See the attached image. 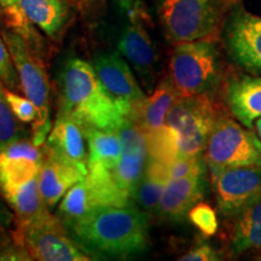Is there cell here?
<instances>
[{
    "instance_id": "6da1fadb",
    "label": "cell",
    "mask_w": 261,
    "mask_h": 261,
    "mask_svg": "<svg viewBox=\"0 0 261 261\" xmlns=\"http://www.w3.org/2000/svg\"><path fill=\"white\" fill-rule=\"evenodd\" d=\"M71 228L86 249L108 256L136 255L148 248V220L128 204L100 205Z\"/></svg>"
},
{
    "instance_id": "7a4b0ae2",
    "label": "cell",
    "mask_w": 261,
    "mask_h": 261,
    "mask_svg": "<svg viewBox=\"0 0 261 261\" xmlns=\"http://www.w3.org/2000/svg\"><path fill=\"white\" fill-rule=\"evenodd\" d=\"M62 114L71 117L83 129L117 130L126 120L125 114L109 96L92 65L80 58L65 64L62 74Z\"/></svg>"
},
{
    "instance_id": "3957f363",
    "label": "cell",
    "mask_w": 261,
    "mask_h": 261,
    "mask_svg": "<svg viewBox=\"0 0 261 261\" xmlns=\"http://www.w3.org/2000/svg\"><path fill=\"white\" fill-rule=\"evenodd\" d=\"M169 70V77L179 96L211 94L221 79V64L214 42L203 39L177 44Z\"/></svg>"
},
{
    "instance_id": "277c9868",
    "label": "cell",
    "mask_w": 261,
    "mask_h": 261,
    "mask_svg": "<svg viewBox=\"0 0 261 261\" xmlns=\"http://www.w3.org/2000/svg\"><path fill=\"white\" fill-rule=\"evenodd\" d=\"M204 151L212 177L227 168L261 166L259 137L226 115L218 117Z\"/></svg>"
},
{
    "instance_id": "5b68a950",
    "label": "cell",
    "mask_w": 261,
    "mask_h": 261,
    "mask_svg": "<svg viewBox=\"0 0 261 261\" xmlns=\"http://www.w3.org/2000/svg\"><path fill=\"white\" fill-rule=\"evenodd\" d=\"M3 38L14 61L22 90L38 109V117L33 127V143L40 146L51 128L47 75L35 54H33L31 45L21 35L15 32H4Z\"/></svg>"
},
{
    "instance_id": "8992f818",
    "label": "cell",
    "mask_w": 261,
    "mask_h": 261,
    "mask_svg": "<svg viewBox=\"0 0 261 261\" xmlns=\"http://www.w3.org/2000/svg\"><path fill=\"white\" fill-rule=\"evenodd\" d=\"M220 115L211 94L178 96L166 117V125L177 135L179 156H201Z\"/></svg>"
},
{
    "instance_id": "52a82bcc",
    "label": "cell",
    "mask_w": 261,
    "mask_h": 261,
    "mask_svg": "<svg viewBox=\"0 0 261 261\" xmlns=\"http://www.w3.org/2000/svg\"><path fill=\"white\" fill-rule=\"evenodd\" d=\"M160 18L168 40L175 44L210 39L217 32L215 0H162Z\"/></svg>"
},
{
    "instance_id": "ba28073f",
    "label": "cell",
    "mask_w": 261,
    "mask_h": 261,
    "mask_svg": "<svg viewBox=\"0 0 261 261\" xmlns=\"http://www.w3.org/2000/svg\"><path fill=\"white\" fill-rule=\"evenodd\" d=\"M126 197L115 179L108 172H90L63 196L58 213L71 227L100 205L123 204Z\"/></svg>"
},
{
    "instance_id": "9c48e42d",
    "label": "cell",
    "mask_w": 261,
    "mask_h": 261,
    "mask_svg": "<svg viewBox=\"0 0 261 261\" xmlns=\"http://www.w3.org/2000/svg\"><path fill=\"white\" fill-rule=\"evenodd\" d=\"M18 242L32 259L41 261H89V257L65 233L54 215L19 228Z\"/></svg>"
},
{
    "instance_id": "30bf717a",
    "label": "cell",
    "mask_w": 261,
    "mask_h": 261,
    "mask_svg": "<svg viewBox=\"0 0 261 261\" xmlns=\"http://www.w3.org/2000/svg\"><path fill=\"white\" fill-rule=\"evenodd\" d=\"M93 68L103 87L119 104L125 116H140L146 98L126 61L115 52L107 54L94 61Z\"/></svg>"
},
{
    "instance_id": "8fae6325",
    "label": "cell",
    "mask_w": 261,
    "mask_h": 261,
    "mask_svg": "<svg viewBox=\"0 0 261 261\" xmlns=\"http://www.w3.org/2000/svg\"><path fill=\"white\" fill-rule=\"evenodd\" d=\"M218 210L234 218L261 195V166L227 168L213 175Z\"/></svg>"
},
{
    "instance_id": "7c38bea8",
    "label": "cell",
    "mask_w": 261,
    "mask_h": 261,
    "mask_svg": "<svg viewBox=\"0 0 261 261\" xmlns=\"http://www.w3.org/2000/svg\"><path fill=\"white\" fill-rule=\"evenodd\" d=\"M226 47L238 65L261 74V16L237 9L227 23Z\"/></svg>"
},
{
    "instance_id": "4fadbf2b",
    "label": "cell",
    "mask_w": 261,
    "mask_h": 261,
    "mask_svg": "<svg viewBox=\"0 0 261 261\" xmlns=\"http://www.w3.org/2000/svg\"><path fill=\"white\" fill-rule=\"evenodd\" d=\"M128 23L123 28L117 42L120 54L143 75H151L156 65V51L145 28V14L138 3L133 0H121Z\"/></svg>"
},
{
    "instance_id": "5bb4252c",
    "label": "cell",
    "mask_w": 261,
    "mask_h": 261,
    "mask_svg": "<svg viewBox=\"0 0 261 261\" xmlns=\"http://www.w3.org/2000/svg\"><path fill=\"white\" fill-rule=\"evenodd\" d=\"M117 132L121 139L122 151L113 174L120 188L129 196H133V192L144 174L148 161L146 133L132 122L129 117H126Z\"/></svg>"
},
{
    "instance_id": "9a60e30c",
    "label": "cell",
    "mask_w": 261,
    "mask_h": 261,
    "mask_svg": "<svg viewBox=\"0 0 261 261\" xmlns=\"http://www.w3.org/2000/svg\"><path fill=\"white\" fill-rule=\"evenodd\" d=\"M204 194L203 174L169 179L158 205V213L163 219L178 221L184 219Z\"/></svg>"
},
{
    "instance_id": "2e32d148",
    "label": "cell",
    "mask_w": 261,
    "mask_h": 261,
    "mask_svg": "<svg viewBox=\"0 0 261 261\" xmlns=\"http://www.w3.org/2000/svg\"><path fill=\"white\" fill-rule=\"evenodd\" d=\"M225 100L233 116L247 128L261 117V77L241 75L228 80Z\"/></svg>"
},
{
    "instance_id": "e0dca14e",
    "label": "cell",
    "mask_w": 261,
    "mask_h": 261,
    "mask_svg": "<svg viewBox=\"0 0 261 261\" xmlns=\"http://www.w3.org/2000/svg\"><path fill=\"white\" fill-rule=\"evenodd\" d=\"M48 151L56 158L89 173L84 129L79 123L65 114H60L55 127L48 136Z\"/></svg>"
},
{
    "instance_id": "ac0fdd59",
    "label": "cell",
    "mask_w": 261,
    "mask_h": 261,
    "mask_svg": "<svg viewBox=\"0 0 261 261\" xmlns=\"http://www.w3.org/2000/svg\"><path fill=\"white\" fill-rule=\"evenodd\" d=\"M86 175L87 173L56 158L47 150L38 175L39 189L47 207H55L67 191Z\"/></svg>"
},
{
    "instance_id": "d6986e66",
    "label": "cell",
    "mask_w": 261,
    "mask_h": 261,
    "mask_svg": "<svg viewBox=\"0 0 261 261\" xmlns=\"http://www.w3.org/2000/svg\"><path fill=\"white\" fill-rule=\"evenodd\" d=\"M3 192L6 200L11 204L12 210L15 211L19 228L38 223L51 215L39 189L38 177L31 179L19 187Z\"/></svg>"
},
{
    "instance_id": "ffe728a7",
    "label": "cell",
    "mask_w": 261,
    "mask_h": 261,
    "mask_svg": "<svg viewBox=\"0 0 261 261\" xmlns=\"http://www.w3.org/2000/svg\"><path fill=\"white\" fill-rule=\"evenodd\" d=\"M234 219L230 248L234 254L261 249V195L246 205Z\"/></svg>"
},
{
    "instance_id": "44dd1931",
    "label": "cell",
    "mask_w": 261,
    "mask_h": 261,
    "mask_svg": "<svg viewBox=\"0 0 261 261\" xmlns=\"http://www.w3.org/2000/svg\"><path fill=\"white\" fill-rule=\"evenodd\" d=\"M89 143V167H102L114 171L121 158L122 144L117 130L98 128L84 129Z\"/></svg>"
},
{
    "instance_id": "7402d4cb",
    "label": "cell",
    "mask_w": 261,
    "mask_h": 261,
    "mask_svg": "<svg viewBox=\"0 0 261 261\" xmlns=\"http://www.w3.org/2000/svg\"><path fill=\"white\" fill-rule=\"evenodd\" d=\"M19 4L32 24L48 37H55L61 31L68 16L63 0H19Z\"/></svg>"
},
{
    "instance_id": "603a6c76",
    "label": "cell",
    "mask_w": 261,
    "mask_h": 261,
    "mask_svg": "<svg viewBox=\"0 0 261 261\" xmlns=\"http://www.w3.org/2000/svg\"><path fill=\"white\" fill-rule=\"evenodd\" d=\"M178 92L171 77H165L160 83L151 96L146 98L140 117L145 130L158 129L166 123V117L173 104L178 98Z\"/></svg>"
},
{
    "instance_id": "cb8c5ba5",
    "label": "cell",
    "mask_w": 261,
    "mask_h": 261,
    "mask_svg": "<svg viewBox=\"0 0 261 261\" xmlns=\"http://www.w3.org/2000/svg\"><path fill=\"white\" fill-rule=\"evenodd\" d=\"M41 163L27 159L0 156V188L3 191L19 187L38 177Z\"/></svg>"
},
{
    "instance_id": "d4e9b609",
    "label": "cell",
    "mask_w": 261,
    "mask_h": 261,
    "mask_svg": "<svg viewBox=\"0 0 261 261\" xmlns=\"http://www.w3.org/2000/svg\"><path fill=\"white\" fill-rule=\"evenodd\" d=\"M148 158L171 165L179 156L177 135L171 127L163 125L158 129L145 130Z\"/></svg>"
},
{
    "instance_id": "484cf974",
    "label": "cell",
    "mask_w": 261,
    "mask_h": 261,
    "mask_svg": "<svg viewBox=\"0 0 261 261\" xmlns=\"http://www.w3.org/2000/svg\"><path fill=\"white\" fill-rule=\"evenodd\" d=\"M0 11L11 32L17 33L28 44L35 46L39 37L33 28L32 22L22 10L19 0H0Z\"/></svg>"
},
{
    "instance_id": "4316f807",
    "label": "cell",
    "mask_w": 261,
    "mask_h": 261,
    "mask_svg": "<svg viewBox=\"0 0 261 261\" xmlns=\"http://www.w3.org/2000/svg\"><path fill=\"white\" fill-rule=\"evenodd\" d=\"M189 219L201 231L204 236H213L218 231L217 213L210 204L198 202L189 212Z\"/></svg>"
},
{
    "instance_id": "83f0119b",
    "label": "cell",
    "mask_w": 261,
    "mask_h": 261,
    "mask_svg": "<svg viewBox=\"0 0 261 261\" xmlns=\"http://www.w3.org/2000/svg\"><path fill=\"white\" fill-rule=\"evenodd\" d=\"M203 160L201 156H178L169 165V179L203 174Z\"/></svg>"
},
{
    "instance_id": "f1b7e54d",
    "label": "cell",
    "mask_w": 261,
    "mask_h": 261,
    "mask_svg": "<svg viewBox=\"0 0 261 261\" xmlns=\"http://www.w3.org/2000/svg\"><path fill=\"white\" fill-rule=\"evenodd\" d=\"M0 156L2 158H17V159H27L32 161L42 163L41 151L34 143L28 142H11L5 143L0 148Z\"/></svg>"
},
{
    "instance_id": "f546056e",
    "label": "cell",
    "mask_w": 261,
    "mask_h": 261,
    "mask_svg": "<svg viewBox=\"0 0 261 261\" xmlns=\"http://www.w3.org/2000/svg\"><path fill=\"white\" fill-rule=\"evenodd\" d=\"M0 80L10 90H16L21 86L9 47L4 38L2 37H0Z\"/></svg>"
},
{
    "instance_id": "4dcf8cb0",
    "label": "cell",
    "mask_w": 261,
    "mask_h": 261,
    "mask_svg": "<svg viewBox=\"0 0 261 261\" xmlns=\"http://www.w3.org/2000/svg\"><path fill=\"white\" fill-rule=\"evenodd\" d=\"M14 113L10 109L5 98V90L0 85V143L11 142L17 135V123Z\"/></svg>"
},
{
    "instance_id": "1f68e13d",
    "label": "cell",
    "mask_w": 261,
    "mask_h": 261,
    "mask_svg": "<svg viewBox=\"0 0 261 261\" xmlns=\"http://www.w3.org/2000/svg\"><path fill=\"white\" fill-rule=\"evenodd\" d=\"M5 98L11 112L19 121L32 122L37 120L38 109L31 99L18 96L12 91H5Z\"/></svg>"
},
{
    "instance_id": "d6a6232c",
    "label": "cell",
    "mask_w": 261,
    "mask_h": 261,
    "mask_svg": "<svg viewBox=\"0 0 261 261\" xmlns=\"http://www.w3.org/2000/svg\"><path fill=\"white\" fill-rule=\"evenodd\" d=\"M178 260L180 261H215L220 260L219 254L217 253V250L211 246L210 243L200 242L196 244L189 250L188 253H185L184 255H181Z\"/></svg>"
},
{
    "instance_id": "836d02e7",
    "label": "cell",
    "mask_w": 261,
    "mask_h": 261,
    "mask_svg": "<svg viewBox=\"0 0 261 261\" xmlns=\"http://www.w3.org/2000/svg\"><path fill=\"white\" fill-rule=\"evenodd\" d=\"M255 129L257 132V136H259L260 139H261V117H260V119H257L255 121Z\"/></svg>"
},
{
    "instance_id": "e575fe53",
    "label": "cell",
    "mask_w": 261,
    "mask_h": 261,
    "mask_svg": "<svg viewBox=\"0 0 261 261\" xmlns=\"http://www.w3.org/2000/svg\"><path fill=\"white\" fill-rule=\"evenodd\" d=\"M71 2L76 3V4H79V5H86V4H90V3L94 2V0H71Z\"/></svg>"
},
{
    "instance_id": "d590c367",
    "label": "cell",
    "mask_w": 261,
    "mask_h": 261,
    "mask_svg": "<svg viewBox=\"0 0 261 261\" xmlns=\"http://www.w3.org/2000/svg\"><path fill=\"white\" fill-rule=\"evenodd\" d=\"M0 85H2V80H0Z\"/></svg>"
},
{
    "instance_id": "8d00e7d4",
    "label": "cell",
    "mask_w": 261,
    "mask_h": 261,
    "mask_svg": "<svg viewBox=\"0 0 261 261\" xmlns=\"http://www.w3.org/2000/svg\"><path fill=\"white\" fill-rule=\"evenodd\" d=\"M230 2H231V0H230Z\"/></svg>"
}]
</instances>
